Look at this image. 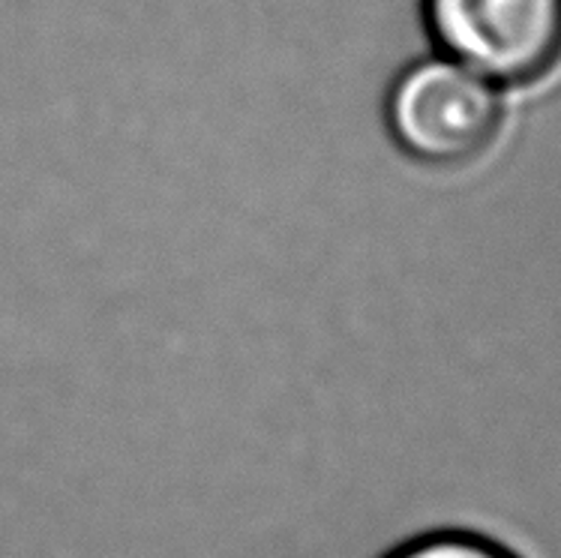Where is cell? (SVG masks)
<instances>
[{"label":"cell","mask_w":561,"mask_h":558,"mask_svg":"<svg viewBox=\"0 0 561 558\" xmlns=\"http://www.w3.org/2000/svg\"><path fill=\"white\" fill-rule=\"evenodd\" d=\"M381 558H516L511 549L474 532H426Z\"/></svg>","instance_id":"3"},{"label":"cell","mask_w":561,"mask_h":558,"mask_svg":"<svg viewBox=\"0 0 561 558\" xmlns=\"http://www.w3.org/2000/svg\"><path fill=\"white\" fill-rule=\"evenodd\" d=\"M507 121V91L447 55L400 69L385 96L397 148L433 171L469 169L493 148Z\"/></svg>","instance_id":"1"},{"label":"cell","mask_w":561,"mask_h":558,"mask_svg":"<svg viewBox=\"0 0 561 558\" xmlns=\"http://www.w3.org/2000/svg\"><path fill=\"white\" fill-rule=\"evenodd\" d=\"M438 55L502 91H526L561 67V0H421Z\"/></svg>","instance_id":"2"}]
</instances>
